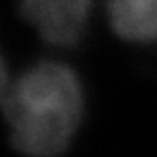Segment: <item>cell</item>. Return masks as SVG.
Here are the masks:
<instances>
[{
    "mask_svg": "<svg viewBox=\"0 0 157 157\" xmlns=\"http://www.w3.org/2000/svg\"><path fill=\"white\" fill-rule=\"evenodd\" d=\"M3 115L13 149L25 157H57L69 149L84 114L77 72L59 60H40L2 85Z\"/></svg>",
    "mask_w": 157,
    "mask_h": 157,
    "instance_id": "6da1fadb",
    "label": "cell"
},
{
    "mask_svg": "<svg viewBox=\"0 0 157 157\" xmlns=\"http://www.w3.org/2000/svg\"><path fill=\"white\" fill-rule=\"evenodd\" d=\"M94 0H20L18 13L48 45L72 48L80 44Z\"/></svg>",
    "mask_w": 157,
    "mask_h": 157,
    "instance_id": "7a4b0ae2",
    "label": "cell"
},
{
    "mask_svg": "<svg viewBox=\"0 0 157 157\" xmlns=\"http://www.w3.org/2000/svg\"><path fill=\"white\" fill-rule=\"evenodd\" d=\"M107 20L124 42H157V0H107Z\"/></svg>",
    "mask_w": 157,
    "mask_h": 157,
    "instance_id": "3957f363",
    "label": "cell"
}]
</instances>
